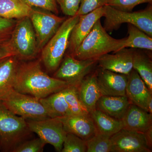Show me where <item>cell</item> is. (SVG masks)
<instances>
[{
    "label": "cell",
    "instance_id": "cell-1",
    "mask_svg": "<svg viewBox=\"0 0 152 152\" xmlns=\"http://www.w3.org/2000/svg\"><path fill=\"white\" fill-rule=\"evenodd\" d=\"M41 58L19 63L13 88L18 91L40 99L69 86L66 82L47 75Z\"/></svg>",
    "mask_w": 152,
    "mask_h": 152
},
{
    "label": "cell",
    "instance_id": "cell-2",
    "mask_svg": "<svg viewBox=\"0 0 152 152\" xmlns=\"http://www.w3.org/2000/svg\"><path fill=\"white\" fill-rule=\"evenodd\" d=\"M126 39L112 37L102 26L99 19L95 23L86 37L70 55L78 60L97 59L106 54L115 53L124 48Z\"/></svg>",
    "mask_w": 152,
    "mask_h": 152
},
{
    "label": "cell",
    "instance_id": "cell-3",
    "mask_svg": "<svg viewBox=\"0 0 152 152\" xmlns=\"http://www.w3.org/2000/svg\"><path fill=\"white\" fill-rule=\"evenodd\" d=\"M32 133L24 118L13 113L0 102V146L4 151L12 152Z\"/></svg>",
    "mask_w": 152,
    "mask_h": 152
},
{
    "label": "cell",
    "instance_id": "cell-4",
    "mask_svg": "<svg viewBox=\"0 0 152 152\" xmlns=\"http://www.w3.org/2000/svg\"><path fill=\"white\" fill-rule=\"evenodd\" d=\"M79 17L76 15L66 19L41 50V61L48 72H55L61 65L67 50L71 32Z\"/></svg>",
    "mask_w": 152,
    "mask_h": 152
},
{
    "label": "cell",
    "instance_id": "cell-5",
    "mask_svg": "<svg viewBox=\"0 0 152 152\" xmlns=\"http://www.w3.org/2000/svg\"><path fill=\"white\" fill-rule=\"evenodd\" d=\"M0 102L13 113L26 120L39 121L49 118L39 99L19 92L13 87L0 93Z\"/></svg>",
    "mask_w": 152,
    "mask_h": 152
},
{
    "label": "cell",
    "instance_id": "cell-6",
    "mask_svg": "<svg viewBox=\"0 0 152 152\" xmlns=\"http://www.w3.org/2000/svg\"><path fill=\"white\" fill-rule=\"evenodd\" d=\"M105 18L104 28L112 32L119 28L123 23H127L136 27L152 37V5L149 3L145 10L137 12H124L119 10L111 6L104 7Z\"/></svg>",
    "mask_w": 152,
    "mask_h": 152
},
{
    "label": "cell",
    "instance_id": "cell-7",
    "mask_svg": "<svg viewBox=\"0 0 152 152\" xmlns=\"http://www.w3.org/2000/svg\"><path fill=\"white\" fill-rule=\"evenodd\" d=\"M8 42L14 56L19 61L34 59L39 52L35 32L28 17L17 20Z\"/></svg>",
    "mask_w": 152,
    "mask_h": 152
},
{
    "label": "cell",
    "instance_id": "cell-8",
    "mask_svg": "<svg viewBox=\"0 0 152 152\" xmlns=\"http://www.w3.org/2000/svg\"><path fill=\"white\" fill-rule=\"evenodd\" d=\"M28 17L35 32L39 52L66 19L50 11L36 7H33Z\"/></svg>",
    "mask_w": 152,
    "mask_h": 152
},
{
    "label": "cell",
    "instance_id": "cell-9",
    "mask_svg": "<svg viewBox=\"0 0 152 152\" xmlns=\"http://www.w3.org/2000/svg\"><path fill=\"white\" fill-rule=\"evenodd\" d=\"M53 77L64 81L69 86L77 87L85 77L97 65V59L78 60L70 55L66 54Z\"/></svg>",
    "mask_w": 152,
    "mask_h": 152
},
{
    "label": "cell",
    "instance_id": "cell-10",
    "mask_svg": "<svg viewBox=\"0 0 152 152\" xmlns=\"http://www.w3.org/2000/svg\"><path fill=\"white\" fill-rule=\"evenodd\" d=\"M26 121L30 130L37 134L46 144L53 145L57 152H61L67 133L60 120L49 118L39 121Z\"/></svg>",
    "mask_w": 152,
    "mask_h": 152
},
{
    "label": "cell",
    "instance_id": "cell-11",
    "mask_svg": "<svg viewBox=\"0 0 152 152\" xmlns=\"http://www.w3.org/2000/svg\"><path fill=\"white\" fill-rule=\"evenodd\" d=\"M112 152H150L145 133L122 129L110 137Z\"/></svg>",
    "mask_w": 152,
    "mask_h": 152
},
{
    "label": "cell",
    "instance_id": "cell-12",
    "mask_svg": "<svg viewBox=\"0 0 152 152\" xmlns=\"http://www.w3.org/2000/svg\"><path fill=\"white\" fill-rule=\"evenodd\" d=\"M104 7L86 15L80 16L78 21L74 26L69 39L67 54H72L88 35L98 20L103 17Z\"/></svg>",
    "mask_w": 152,
    "mask_h": 152
},
{
    "label": "cell",
    "instance_id": "cell-13",
    "mask_svg": "<svg viewBox=\"0 0 152 152\" xmlns=\"http://www.w3.org/2000/svg\"><path fill=\"white\" fill-rule=\"evenodd\" d=\"M134 49L124 48L114 54H106L97 58V65L103 69L128 75L133 69Z\"/></svg>",
    "mask_w": 152,
    "mask_h": 152
},
{
    "label": "cell",
    "instance_id": "cell-14",
    "mask_svg": "<svg viewBox=\"0 0 152 152\" xmlns=\"http://www.w3.org/2000/svg\"><path fill=\"white\" fill-rule=\"evenodd\" d=\"M97 81L102 96H126L128 76L99 68Z\"/></svg>",
    "mask_w": 152,
    "mask_h": 152
},
{
    "label": "cell",
    "instance_id": "cell-15",
    "mask_svg": "<svg viewBox=\"0 0 152 152\" xmlns=\"http://www.w3.org/2000/svg\"><path fill=\"white\" fill-rule=\"evenodd\" d=\"M67 133H71L87 141L98 132L90 114L57 118Z\"/></svg>",
    "mask_w": 152,
    "mask_h": 152
},
{
    "label": "cell",
    "instance_id": "cell-16",
    "mask_svg": "<svg viewBox=\"0 0 152 152\" xmlns=\"http://www.w3.org/2000/svg\"><path fill=\"white\" fill-rule=\"evenodd\" d=\"M128 76L126 96L131 104L148 111L147 106L149 101L152 98V93L134 69H133Z\"/></svg>",
    "mask_w": 152,
    "mask_h": 152
},
{
    "label": "cell",
    "instance_id": "cell-17",
    "mask_svg": "<svg viewBox=\"0 0 152 152\" xmlns=\"http://www.w3.org/2000/svg\"><path fill=\"white\" fill-rule=\"evenodd\" d=\"M76 88L80 101L89 113L96 110L97 102L102 96L98 87L96 70L86 76Z\"/></svg>",
    "mask_w": 152,
    "mask_h": 152
},
{
    "label": "cell",
    "instance_id": "cell-18",
    "mask_svg": "<svg viewBox=\"0 0 152 152\" xmlns=\"http://www.w3.org/2000/svg\"><path fill=\"white\" fill-rule=\"evenodd\" d=\"M123 129L145 133L152 128V114L131 104L122 119Z\"/></svg>",
    "mask_w": 152,
    "mask_h": 152
},
{
    "label": "cell",
    "instance_id": "cell-19",
    "mask_svg": "<svg viewBox=\"0 0 152 152\" xmlns=\"http://www.w3.org/2000/svg\"><path fill=\"white\" fill-rule=\"evenodd\" d=\"M130 104L126 95L103 96L98 101L96 109L115 118L122 120Z\"/></svg>",
    "mask_w": 152,
    "mask_h": 152
},
{
    "label": "cell",
    "instance_id": "cell-20",
    "mask_svg": "<svg viewBox=\"0 0 152 152\" xmlns=\"http://www.w3.org/2000/svg\"><path fill=\"white\" fill-rule=\"evenodd\" d=\"M49 118H61L72 115L65 99L64 89L48 96L39 99Z\"/></svg>",
    "mask_w": 152,
    "mask_h": 152
},
{
    "label": "cell",
    "instance_id": "cell-21",
    "mask_svg": "<svg viewBox=\"0 0 152 152\" xmlns=\"http://www.w3.org/2000/svg\"><path fill=\"white\" fill-rule=\"evenodd\" d=\"M32 8L22 0H0V17L18 20L29 17Z\"/></svg>",
    "mask_w": 152,
    "mask_h": 152
},
{
    "label": "cell",
    "instance_id": "cell-22",
    "mask_svg": "<svg viewBox=\"0 0 152 152\" xmlns=\"http://www.w3.org/2000/svg\"><path fill=\"white\" fill-rule=\"evenodd\" d=\"M133 69L137 72L152 93V62L151 57L145 52L134 49Z\"/></svg>",
    "mask_w": 152,
    "mask_h": 152
},
{
    "label": "cell",
    "instance_id": "cell-23",
    "mask_svg": "<svg viewBox=\"0 0 152 152\" xmlns=\"http://www.w3.org/2000/svg\"><path fill=\"white\" fill-rule=\"evenodd\" d=\"M98 132L111 137L123 129L121 120L117 119L95 110L90 113Z\"/></svg>",
    "mask_w": 152,
    "mask_h": 152
},
{
    "label": "cell",
    "instance_id": "cell-24",
    "mask_svg": "<svg viewBox=\"0 0 152 152\" xmlns=\"http://www.w3.org/2000/svg\"><path fill=\"white\" fill-rule=\"evenodd\" d=\"M19 63L16 57L12 56L0 64V93L9 88H13Z\"/></svg>",
    "mask_w": 152,
    "mask_h": 152
},
{
    "label": "cell",
    "instance_id": "cell-25",
    "mask_svg": "<svg viewBox=\"0 0 152 152\" xmlns=\"http://www.w3.org/2000/svg\"><path fill=\"white\" fill-rule=\"evenodd\" d=\"M129 36L126 37L124 48L144 49L152 50V37L134 25L128 24Z\"/></svg>",
    "mask_w": 152,
    "mask_h": 152
},
{
    "label": "cell",
    "instance_id": "cell-26",
    "mask_svg": "<svg viewBox=\"0 0 152 152\" xmlns=\"http://www.w3.org/2000/svg\"><path fill=\"white\" fill-rule=\"evenodd\" d=\"M64 94L72 115L90 114L80 101L76 87L69 86L65 88Z\"/></svg>",
    "mask_w": 152,
    "mask_h": 152
},
{
    "label": "cell",
    "instance_id": "cell-27",
    "mask_svg": "<svg viewBox=\"0 0 152 152\" xmlns=\"http://www.w3.org/2000/svg\"><path fill=\"white\" fill-rule=\"evenodd\" d=\"M110 136L97 132L86 141L87 152H112Z\"/></svg>",
    "mask_w": 152,
    "mask_h": 152
},
{
    "label": "cell",
    "instance_id": "cell-28",
    "mask_svg": "<svg viewBox=\"0 0 152 152\" xmlns=\"http://www.w3.org/2000/svg\"><path fill=\"white\" fill-rule=\"evenodd\" d=\"M87 150L86 141L74 134L67 133L61 152H86Z\"/></svg>",
    "mask_w": 152,
    "mask_h": 152
},
{
    "label": "cell",
    "instance_id": "cell-29",
    "mask_svg": "<svg viewBox=\"0 0 152 152\" xmlns=\"http://www.w3.org/2000/svg\"><path fill=\"white\" fill-rule=\"evenodd\" d=\"M46 143L39 137L25 141L14 149L12 152H42Z\"/></svg>",
    "mask_w": 152,
    "mask_h": 152
},
{
    "label": "cell",
    "instance_id": "cell-30",
    "mask_svg": "<svg viewBox=\"0 0 152 152\" xmlns=\"http://www.w3.org/2000/svg\"><path fill=\"white\" fill-rule=\"evenodd\" d=\"M152 3V0H109L107 5L119 10L131 12L139 4Z\"/></svg>",
    "mask_w": 152,
    "mask_h": 152
},
{
    "label": "cell",
    "instance_id": "cell-31",
    "mask_svg": "<svg viewBox=\"0 0 152 152\" xmlns=\"http://www.w3.org/2000/svg\"><path fill=\"white\" fill-rule=\"evenodd\" d=\"M109 0H81L80 7L76 15H86L97 9L107 5Z\"/></svg>",
    "mask_w": 152,
    "mask_h": 152
},
{
    "label": "cell",
    "instance_id": "cell-32",
    "mask_svg": "<svg viewBox=\"0 0 152 152\" xmlns=\"http://www.w3.org/2000/svg\"><path fill=\"white\" fill-rule=\"evenodd\" d=\"M17 20L0 17V45L10 39Z\"/></svg>",
    "mask_w": 152,
    "mask_h": 152
},
{
    "label": "cell",
    "instance_id": "cell-33",
    "mask_svg": "<svg viewBox=\"0 0 152 152\" xmlns=\"http://www.w3.org/2000/svg\"><path fill=\"white\" fill-rule=\"evenodd\" d=\"M33 7L46 10L58 15L59 14L58 4L56 0H22Z\"/></svg>",
    "mask_w": 152,
    "mask_h": 152
},
{
    "label": "cell",
    "instance_id": "cell-34",
    "mask_svg": "<svg viewBox=\"0 0 152 152\" xmlns=\"http://www.w3.org/2000/svg\"><path fill=\"white\" fill-rule=\"evenodd\" d=\"M63 13L69 17L76 15L80 4L81 0H56Z\"/></svg>",
    "mask_w": 152,
    "mask_h": 152
},
{
    "label": "cell",
    "instance_id": "cell-35",
    "mask_svg": "<svg viewBox=\"0 0 152 152\" xmlns=\"http://www.w3.org/2000/svg\"><path fill=\"white\" fill-rule=\"evenodd\" d=\"M8 41L0 45V61L12 56H15Z\"/></svg>",
    "mask_w": 152,
    "mask_h": 152
},
{
    "label": "cell",
    "instance_id": "cell-36",
    "mask_svg": "<svg viewBox=\"0 0 152 152\" xmlns=\"http://www.w3.org/2000/svg\"><path fill=\"white\" fill-rule=\"evenodd\" d=\"M4 59H3V60H1V61H0V64H1V63L3 61V60H4Z\"/></svg>",
    "mask_w": 152,
    "mask_h": 152
},
{
    "label": "cell",
    "instance_id": "cell-37",
    "mask_svg": "<svg viewBox=\"0 0 152 152\" xmlns=\"http://www.w3.org/2000/svg\"><path fill=\"white\" fill-rule=\"evenodd\" d=\"M0 148H1V146H0Z\"/></svg>",
    "mask_w": 152,
    "mask_h": 152
}]
</instances>
